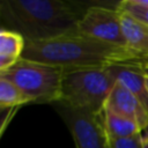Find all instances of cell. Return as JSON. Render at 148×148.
I'll return each mask as SVG.
<instances>
[{
    "label": "cell",
    "instance_id": "obj_2",
    "mask_svg": "<svg viewBox=\"0 0 148 148\" xmlns=\"http://www.w3.org/2000/svg\"><path fill=\"white\" fill-rule=\"evenodd\" d=\"M21 58L62 69L105 68L139 59L127 47L101 42L77 32L46 40L25 42Z\"/></svg>",
    "mask_w": 148,
    "mask_h": 148
},
{
    "label": "cell",
    "instance_id": "obj_15",
    "mask_svg": "<svg viewBox=\"0 0 148 148\" xmlns=\"http://www.w3.org/2000/svg\"><path fill=\"white\" fill-rule=\"evenodd\" d=\"M17 108H1V133H3L6 125L16 112Z\"/></svg>",
    "mask_w": 148,
    "mask_h": 148
},
{
    "label": "cell",
    "instance_id": "obj_17",
    "mask_svg": "<svg viewBox=\"0 0 148 148\" xmlns=\"http://www.w3.org/2000/svg\"><path fill=\"white\" fill-rule=\"evenodd\" d=\"M139 62H140V65H141V68H142L143 74H145V75L148 77V64H145V62L140 61V59H139Z\"/></svg>",
    "mask_w": 148,
    "mask_h": 148
},
{
    "label": "cell",
    "instance_id": "obj_6",
    "mask_svg": "<svg viewBox=\"0 0 148 148\" xmlns=\"http://www.w3.org/2000/svg\"><path fill=\"white\" fill-rule=\"evenodd\" d=\"M76 32L101 42L126 47L121 28V13L117 7L92 3L77 23Z\"/></svg>",
    "mask_w": 148,
    "mask_h": 148
},
{
    "label": "cell",
    "instance_id": "obj_18",
    "mask_svg": "<svg viewBox=\"0 0 148 148\" xmlns=\"http://www.w3.org/2000/svg\"><path fill=\"white\" fill-rule=\"evenodd\" d=\"M140 61H142L145 64H148V57L147 58H143V59H140Z\"/></svg>",
    "mask_w": 148,
    "mask_h": 148
},
{
    "label": "cell",
    "instance_id": "obj_19",
    "mask_svg": "<svg viewBox=\"0 0 148 148\" xmlns=\"http://www.w3.org/2000/svg\"><path fill=\"white\" fill-rule=\"evenodd\" d=\"M146 79H147V80H146V83H147V89H148V77L146 76Z\"/></svg>",
    "mask_w": 148,
    "mask_h": 148
},
{
    "label": "cell",
    "instance_id": "obj_12",
    "mask_svg": "<svg viewBox=\"0 0 148 148\" xmlns=\"http://www.w3.org/2000/svg\"><path fill=\"white\" fill-rule=\"evenodd\" d=\"M30 99L10 81L0 77V108H20Z\"/></svg>",
    "mask_w": 148,
    "mask_h": 148
},
{
    "label": "cell",
    "instance_id": "obj_10",
    "mask_svg": "<svg viewBox=\"0 0 148 148\" xmlns=\"http://www.w3.org/2000/svg\"><path fill=\"white\" fill-rule=\"evenodd\" d=\"M25 39L17 32L1 29L0 31V72L16 64L23 53Z\"/></svg>",
    "mask_w": 148,
    "mask_h": 148
},
{
    "label": "cell",
    "instance_id": "obj_16",
    "mask_svg": "<svg viewBox=\"0 0 148 148\" xmlns=\"http://www.w3.org/2000/svg\"><path fill=\"white\" fill-rule=\"evenodd\" d=\"M142 135H143V141H145L146 148H148V126L142 131Z\"/></svg>",
    "mask_w": 148,
    "mask_h": 148
},
{
    "label": "cell",
    "instance_id": "obj_11",
    "mask_svg": "<svg viewBox=\"0 0 148 148\" xmlns=\"http://www.w3.org/2000/svg\"><path fill=\"white\" fill-rule=\"evenodd\" d=\"M103 120L105 132L109 138H126L142 132L138 123L108 109L103 110Z\"/></svg>",
    "mask_w": 148,
    "mask_h": 148
},
{
    "label": "cell",
    "instance_id": "obj_5",
    "mask_svg": "<svg viewBox=\"0 0 148 148\" xmlns=\"http://www.w3.org/2000/svg\"><path fill=\"white\" fill-rule=\"evenodd\" d=\"M52 105L66 124L76 148H110L103 112L96 114L60 102Z\"/></svg>",
    "mask_w": 148,
    "mask_h": 148
},
{
    "label": "cell",
    "instance_id": "obj_8",
    "mask_svg": "<svg viewBox=\"0 0 148 148\" xmlns=\"http://www.w3.org/2000/svg\"><path fill=\"white\" fill-rule=\"evenodd\" d=\"M108 69L116 82L123 84L125 88L132 91L148 111V89L146 83L147 79L142 72L139 59L131 62L112 65L109 66Z\"/></svg>",
    "mask_w": 148,
    "mask_h": 148
},
{
    "label": "cell",
    "instance_id": "obj_3",
    "mask_svg": "<svg viewBox=\"0 0 148 148\" xmlns=\"http://www.w3.org/2000/svg\"><path fill=\"white\" fill-rule=\"evenodd\" d=\"M114 84L108 67L64 69L59 102L99 114Z\"/></svg>",
    "mask_w": 148,
    "mask_h": 148
},
{
    "label": "cell",
    "instance_id": "obj_1",
    "mask_svg": "<svg viewBox=\"0 0 148 148\" xmlns=\"http://www.w3.org/2000/svg\"><path fill=\"white\" fill-rule=\"evenodd\" d=\"M91 5L67 0H2L1 29L20 34L25 42L74 34L79 21Z\"/></svg>",
    "mask_w": 148,
    "mask_h": 148
},
{
    "label": "cell",
    "instance_id": "obj_14",
    "mask_svg": "<svg viewBox=\"0 0 148 148\" xmlns=\"http://www.w3.org/2000/svg\"><path fill=\"white\" fill-rule=\"evenodd\" d=\"M110 148H146L142 132L126 138H109Z\"/></svg>",
    "mask_w": 148,
    "mask_h": 148
},
{
    "label": "cell",
    "instance_id": "obj_13",
    "mask_svg": "<svg viewBox=\"0 0 148 148\" xmlns=\"http://www.w3.org/2000/svg\"><path fill=\"white\" fill-rule=\"evenodd\" d=\"M117 9L148 27V0H120Z\"/></svg>",
    "mask_w": 148,
    "mask_h": 148
},
{
    "label": "cell",
    "instance_id": "obj_7",
    "mask_svg": "<svg viewBox=\"0 0 148 148\" xmlns=\"http://www.w3.org/2000/svg\"><path fill=\"white\" fill-rule=\"evenodd\" d=\"M104 109L134 120L142 131L148 126V111L145 105L132 91L118 82L113 86Z\"/></svg>",
    "mask_w": 148,
    "mask_h": 148
},
{
    "label": "cell",
    "instance_id": "obj_4",
    "mask_svg": "<svg viewBox=\"0 0 148 148\" xmlns=\"http://www.w3.org/2000/svg\"><path fill=\"white\" fill-rule=\"evenodd\" d=\"M64 69L38 61L20 59L0 77L14 83L35 104H54L60 99Z\"/></svg>",
    "mask_w": 148,
    "mask_h": 148
},
{
    "label": "cell",
    "instance_id": "obj_9",
    "mask_svg": "<svg viewBox=\"0 0 148 148\" xmlns=\"http://www.w3.org/2000/svg\"><path fill=\"white\" fill-rule=\"evenodd\" d=\"M120 12V10H119ZM121 13V12H120ZM121 28L126 47L139 59L148 57V27L126 13H121Z\"/></svg>",
    "mask_w": 148,
    "mask_h": 148
}]
</instances>
